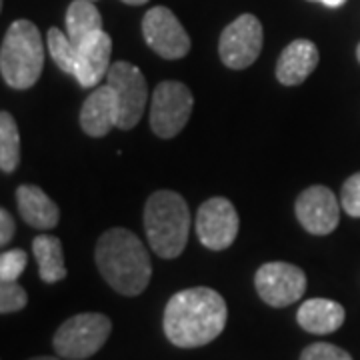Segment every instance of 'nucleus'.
<instances>
[{
    "instance_id": "9b49d317",
    "label": "nucleus",
    "mask_w": 360,
    "mask_h": 360,
    "mask_svg": "<svg viewBox=\"0 0 360 360\" xmlns=\"http://www.w3.org/2000/svg\"><path fill=\"white\" fill-rule=\"evenodd\" d=\"M238 212L231 200L212 196L196 212V236L210 250H224L236 240Z\"/></svg>"
},
{
    "instance_id": "dca6fc26",
    "label": "nucleus",
    "mask_w": 360,
    "mask_h": 360,
    "mask_svg": "<svg viewBox=\"0 0 360 360\" xmlns=\"http://www.w3.org/2000/svg\"><path fill=\"white\" fill-rule=\"evenodd\" d=\"M16 205L18 212L26 224L40 231H51L60 220V210L56 202L34 184H20L16 188Z\"/></svg>"
},
{
    "instance_id": "2eb2a0df",
    "label": "nucleus",
    "mask_w": 360,
    "mask_h": 360,
    "mask_svg": "<svg viewBox=\"0 0 360 360\" xmlns=\"http://www.w3.org/2000/svg\"><path fill=\"white\" fill-rule=\"evenodd\" d=\"M319 65V49L312 40H292L276 63V78L284 86L302 84Z\"/></svg>"
},
{
    "instance_id": "f8f14e48",
    "label": "nucleus",
    "mask_w": 360,
    "mask_h": 360,
    "mask_svg": "<svg viewBox=\"0 0 360 360\" xmlns=\"http://www.w3.org/2000/svg\"><path fill=\"white\" fill-rule=\"evenodd\" d=\"M295 212L304 231L316 236H324L336 231L340 222V205L335 193L322 184L309 186L296 198Z\"/></svg>"
},
{
    "instance_id": "6e6552de",
    "label": "nucleus",
    "mask_w": 360,
    "mask_h": 360,
    "mask_svg": "<svg viewBox=\"0 0 360 360\" xmlns=\"http://www.w3.org/2000/svg\"><path fill=\"white\" fill-rule=\"evenodd\" d=\"M262 25L255 14H240L222 30L219 40V54L222 65L232 70L248 68L262 51Z\"/></svg>"
},
{
    "instance_id": "a211bd4d",
    "label": "nucleus",
    "mask_w": 360,
    "mask_h": 360,
    "mask_svg": "<svg viewBox=\"0 0 360 360\" xmlns=\"http://www.w3.org/2000/svg\"><path fill=\"white\" fill-rule=\"evenodd\" d=\"M32 252L39 262L40 278L46 284L60 283L66 278L65 252H63V243L51 236V234H40L32 240Z\"/></svg>"
},
{
    "instance_id": "aec40b11",
    "label": "nucleus",
    "mask_w": 360,
    "mask_h": 360,
    "mask_svg": "<svg viewBox=\"0 0 360 360\" xmlns=\"http://www.w3.org/2000/svg\"><path fill=\"white\" fill-rule=\"evenodd\" d=\"M20 165V134L8 112L0 115V168L11 174Z\"/></svg>"
},
{
    "instance_id": "f257e3e1",
    "label": "nucleus",
    "mask_w": 360,
    "mask_h": 360,
    "mask_svg": "<svg viewBox=\"0 0 360 360\" xmlns=\"http://www.w3.org/2000/svg\"><path fill=\"white\" fill-rule=\"evenodd\" d=\"M226 319V300L212 288L194 286L180 290L168 300L162 326L174 347L198 348L222 335Z\"/></svg>"
},
{
    "instance_id": "a878e982",
    "label": "nucleus",
    "mask_w": 360,
    "mask_h": 360,
    "mask_svg": "<svg viewBox=\"0 0 360 360\" xmlns=\"http://www.w3.org/2000/svg\"><path fill=\"white\" fill-rule=\"evenodd\" d=\"M14 219L8 214V210L6 208H2L0 210V245H8L11 240H13L14 236Z\"/></svg>"
},
{
    "instance_id": "c85d7f7f",
    "label": "nucleus",
    "mask_w": 360,
    "mask_h": 360,
    "mask_svg": "<svg viewBox=\"0 0 360 360\" xmlns=\"http://www.w3.org/2000/svg\"><path fill=\"white\" fill-rule=\"evenodd\" d=\"M28 360H60V359H56V356H34V359H28Z\"/></svg>"
},
{
    "instance_id": "4468645a",
    "label": "nucleus",
    "mask_w": 360,
    "mask_h": 360,
    "mask_svg": "<svg viewBox=\"0 0 360 360\" xmlns=\"http://www.w3.org/2000/svg\"><path fill=\"white\" fill-rule=\"evenodd\" d=\"M118 124V104L112 86L106 82L92 90L80 108V127L92 139H103Z\"/></svg>"
},
{
    "instance_id": "cd10ccee",
    "label": "nucleus",
    "mask_w": 360,
    "mask_h": 360,
    "mask_svg": "<svg viewBox=\"0 0 360 360\" xmlns=\"http://www.w3.org/2000/svg\"><path fill=\"white\" fill-rule=\"evenodd\" d=\"M124 4H130V6H141V4H146L148 0H122Z\"/></svg>"
},
{
    "instance_id": "6ab92c4d",
    "label": "nucleus",
    "mask_w": 360,
    "mask_h": 360,
    "mask_svg": "<svg viewBox=\"0 0 360 360\" xmlns=\"http://www.w3.org/2000/svg\"><path fill=\"white\" fill-rule=\"evenodd\" d=\"M98 30H104L103 16L92 0H72L66 11V34L75 42V46L82 44Z\"/></svg>"
},
{
    "instance_id": "ddd939ff",
    "label": "nucleus",
    "mask_w": 360,
    "mask_h": 360,
    "mask_svg": "<svg viewBox=\"0 0 360 360\" xmlns=\"http://www.w3.org/2000/svg\"><path fill=\"white\" fill-rule=\"evenodd\" d=\"M112 39L98 30L77 46V68L75 78L82 89H96L110 68Z\"/></svg>"
},
{
    "instance_id": "20e7f679",
    "label": "nucleus",
    "mask_w": 360,
    "mask_h": 360,
    "mask_svg": "<svg viewBox=\"0 0 360 360\" xmlns=\"http://www.w3.org/2000/svg\"><path fill=\"white\" fill-rule=\"evenodd\" d=\"M44 68L42 37L34 22L14 20L8 26L0 46V75L2 80L16 90H26L37 84Z\"/></svg>"
},
{
    "instance_id": "2f4dec72",
    "label": "nucleus",
    "mask_w": 360,
    "mask_h": 360,
    "mask_svg": "<svg viewBox=\"0 0 360 360\" xmlns=\"http://www.w3.org/2000/svg\"><path fill=\"white\" fill-rule=\"evenodd\" d=\"M92 2H94V0H92Z\"/></svg>"
},
{
    "instance_id": "9d476101",
    "label": "nucleus",
    "mask_w": 360,
    "mask_h": 360,
    "mask_svg": "<svg viewBox=\"0 0 360 360\" xmlns=\"http://www.w3.org/2000/svg\"><path fill=\"white\" fill-rule=\"evenodd\" d=\"M142 37L158 56L167 60L182 58L191 51V39L184 26L167 6H155L144 14Z\"/></svg>"
},
{
    "instance_id": "393cba45",
    "label": "nucleus",
    "mask_w": 360,
    "mask_h": 360,
    "mask_svg": "<svg viewBox=\"0 0 360 360\" xmlns=\"http://www.w3.org/2000/svg\"><path fill=\"white\" fill-rule=\"evenodd\" d=\"M300 360H352L347 350L330 342H314L302 350Z\"/></svg>"
},
{
    "instance_id": "c756f323",
    "label": "nucleus",
    "mask_w": 360,
    "mask_h": 360,
    "mask_svg": "<svg viewBox=\"0 0 360 360\" xmlns=\"http://www.w3.org/2000/svg\"><path fill=\"white\" fill-rule=\"evenodd\" d=\"M356 58H359V63H360V44H359V49H356Z\"/></svg>"
},
{
    "instance_id": "5701e85b",
    "label": "nucleus",
    "mask_w": 360,
    "mask_h": 360,
    "mask_svg": "<svg viewBox=\"0 0 360 360\" xmlns=\"http://www.w3.org/2000/svg\"><path fill=\"white\" fill-rule=\"evenodd\" d=\"M28 302L26 290L20 284L13 283H0V312L2 314H11L22 310Z\"/></svg>"
},
{
    "instance_id": "b1692460",
    "label": "nucleus",
    "mask_w": 360,
    "mask_h": 360,
    "mask_svg": "<svg viewBox=\"0 0 360 360\" xmlns=\"http://www.w3.org/2000/svg\"><path fill=\"white\" fill-rule=\"evenodd\" d=\"M340 206L345 208L348 217L360 219V172L345 180L340 193Z\"/></svg>"
},
{
    "instance_id": "bb28decb",
    "label": "nucleus",
    "mask_w": 360,
    "mask_h": 360,
    "mask_svg": "<svg viewBox=\"0 0 360 360\" xmlns=\"http://www.w3.org/2000/svg\"><path fill=\"white\" fill-rule=\"evenodd\" d=\"M316 2H321V4L328 6V8H338V6H342L347 0H316Z\"/></svg>"
},
{
    "instance_id": "423d86ee",
    "label": "nucleus",
    "mask_w": 360,
    "mask_h": 360,
    "mask_svg": "<svg viewBox=\"0 0 360 360\" xmlns=\"http://www.w3.org/2000/svg\"><path fill=\"white\" fill-rule=\"evenodd\" d=\"M194 98L188 86L176 80L160 82L153 92L150 129L158 139H174L193 115Z\"/></svg>"
},
{
    "instance_id": "0eeeda50",
    "label": "nucleus",
    "mask_w": 360,
    "mask_h": 360,
    "mask_svg": "<svg viewBox=\"0 0 360 360\" xmlns=\"http://www.w3.org/2000/svg\"><path fill=\"white\" fill-rule=\"evenodd\" d=\"M106 82L112 86L118 104V124L116 129L130 130L141 122L144 106L148 101V86L141 68L127 60L110 65Z\"/></svg>"
},
{
    "instance_id": "412c9836",
    "label": "nucleus",
    "mask_w": 360,
    "mask_h": 360,
    "mask_svg": "<svg viewBox=\"0 0 360 360\" xmlns=\"http://www.w3.org/2000/svg\"><path fill=\"white\" fill-rule=\"evenodd\" d=\"M46 44H49V52H51L52 60L56 63V66L75 77V68H77V46L70 40V37L58 30V28H51L46 34Z\"/></svg>"
},
{
    "instance_id": "1a4fd4ad",
    "label": "nucleus",
    "mask_w": 360,
    "mask_h": 360,
    "mask_svg": "<svg viewBox=\"0 0 360 360\" xmlns=\"http://www.w3.org/2000/svg\"><path fill=\"white\" fill-rule=\"evenodd\" d=\"M255 286L269 307L284 309L295 304L307 292V274L290 262H266L257 270Z\"/></svg>"
},
{
    "instance_id": "f3484780",
    "label": "nucleus",
    "mask_w": 360,
    "mask_h": 360,
    "mask_svg": "<svg viewBox=\"0 0 360 360\" xmlns=\"http://www.w3.org/2000/svg\"><path fill=\"white\" fill-rule=\"evenodd\" d=\"M347 319V310L340 302L330 298H310L300 304L296 321L302 330L310 335H330L336 333Z\"/></svg>"
},
{
    "instance_id": "39448f33",
    "label": "nucleus",
    "mask_w": 360,
    "mask_h": 360,
    "mask_svg": "<svg viewBox=\"0 0 360 360\" xmlns=\"http://www.w3.org/2000/svg\"><path fill=\"white\" fill-rule=\"evenodd\" d=\"M112 322L101 312H80L60 324L52 338V347L60 359L84 360L106 345Z\"/></svg>"
},
{
    "instance_id": "f03ea898",
    "label": "nucleus",
    "mask_w": 360,
    "mask_h": 360,
    "mask_svg": "<svg viewBox=\"0 0 360 360\" xmlns=\"http://www.w3.org/2000/svg\"><path fill=\"white\" fill-rule=\"evenodd\" d=\"M98 272L108 286L122 296H139L150 283L153 264L146 246L129 229H110L94 248Z\"/></svg>"
},
{
    "instance_id": "7c9ffc66",
    "label": "nucleus",
    "mask_w": 360,
    "mask_h": 360,
    "mask_svg": "<svg viewBox=\"0 0 360 360\" xmlns=\"http://www.w3.org/2000/svg\"><path fill=\"white\" fill-rule=\"evenodd\" d=\"M309 2H316V0H309Z\"/></svg>"
},
{
    "instance_id": "7ed1b4c3",
    "label": "nucleus",
    "mask_w": 360,
    "mask_h": 360,
    "mask_svg": "<svg viewBox=\"0 0 360 360\" xmlns=\"http://www.w3.org/2000/svg\"><path fill=\"white\" fill-rule=\"evenodd\" d=\"M144 231L148 245L160 258L182 255L191 232V210L174 191H156L144 206Z\"/></svg>"
},
{
    "instance_id": "4be33fe9",
    "label": "nucleus",
    "mask_w": 360,
    "mask_h": 360,
    "mask_svg": "<svg viewBox=\"0 0 360 360\" xmlns=\"http://www.w3.org/2000/svg\"><path fill=\"white\" fill-rule=\"evenodd\" d=\"M28 257L20 248H11L4 250L0 257V283H13L18 281V276L26 270Z\"/></svg>"
}]
</instances>
